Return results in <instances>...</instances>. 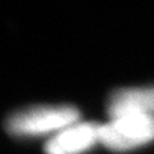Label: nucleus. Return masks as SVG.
Masks as SVG:
<instances>
[{
	"mask_svg": "<svg viewBox=\"0 0 154 154\" xmlns=\"http://www.w3.org/2000/svg\"><path fill=\"white\" fill-rule=\"evenodd\" d=\"M111 120L154 117V87L115 90L106 105Z\"/></svg>",
	"mask_w": 154,
	"mask_h": 154,
	"instance_id": "obj_3",
	"label": "nucleus"
},
{
	"mask_svg": "<svg viewBox=\"0 0 154 154\" xmlns=\"http://www.w3.org/2000/svg\"><path fill=\"white\" fill-rule=\"evenodd\" d=\"M81 114L69 105L32 106L17 111L6 118V130L15 136H39L51 132H61L78 123Z\"/></svg>",
	"mask_w": 154,
	"mask_h": 154,
	"instance_id": "obj_1",
	"label": "nucleus"
},
{
	"mask_svg": "<svg viewBox=\"0 0 154 154\" xmlns=\"http://www.w3.org/2000/svg\"><path fill=\"white\" fill-rule=\"evenodd\" d=\"M154 141V117L111 120L100 126V142L112 151H130Z\"/></svg>",
	"mask_w": 154,
	"mask_h": 154,
	"instance_id": "obj_2",
	"label": "nucleus"
},
{
	"mask_svg": "<svg viewBox=\"0 0 154 154\" xmlns=\"http://www.w3.org/2000/svg\"><path fill=\"white\" fill-rule=\"evenodd\" d=\"M100 141V124L76 123L58 132L45 145L47 154H82Z\"/></svg>",
	"mask_w": 154,
	"mask_h": 154,
	"instance_id": "obj_4",
	"label": "nucleus"
}]
</instances>
